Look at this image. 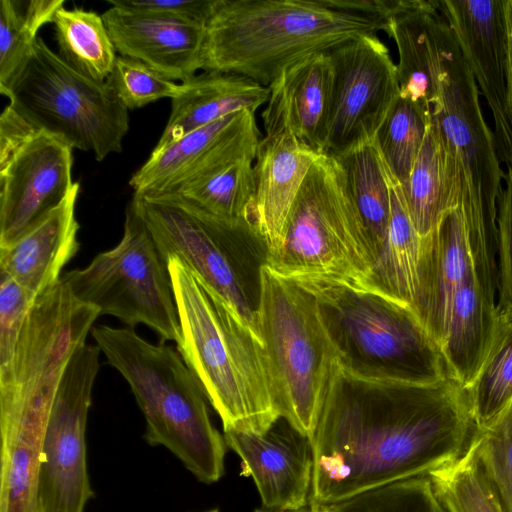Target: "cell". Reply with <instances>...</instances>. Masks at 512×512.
Instances as JSON below:
<instances>
[{"mask_svg": "<svg viewBox=\"0 0 512 512\" xmlns=\"http://www.w3.org/2000/svg\"><path fill=\"white\" fill-rule=\"evenodd\" d=\"M477 428L466 390L367 379L339 364L312 444L309 506L330 505L457 461Z\"/></svg>", "mask_w": 512, "mask_h": 512, "instance_id": "obj_1", "label": "cell"}, {"mask_svg": "<svg viewBox=\"0 0 512 512\" xmlns=\"http://www.w3.org/2000/svg\"><path fill=\"white\" fill-rule=\"evenodd\" d=\"M432 26L430 123L456 188L472 269L483 288L493 289L498 280V202L505 174L494 133L482 113L476 80L457 38L439 11Z\"/></svg>", "mask_w": 512, "mask_h": 512, "instance_id": "obj_2", "label": "cell"}, {"mask_svg": "<svg viewBox=\"0 0 512 512\" xmlns=\"http://www.w3.org/2000/svg\"><path fill=\"white\" fill-rule=\"evenodd\" d=\"M167 265L181 330L177 349L223 431L265 433L280 415L259 335L180 262Z\"/></svg>", "mask_w": 512, "mask_h": 512, "instance_id": "obj_3", "label": "cell"}, {"mask_svg": "<svg viewBox=\"0 0 512 512\" xmlns=\"http://www.w3.org/2000/svg\"><path fill=\"white\" fill-rule=\"evenodd\" d=\"M379 31L378 22L319 0H219L205 25L201 69L268 87L291 63Z\"/></svg>", "mask_w": 512, "mask_h": 512, "instance_id": "obj_4", "label": "cell"}, {"mask_svg": "<svg viewBox=\"0 0 512 512\" xmlns=\"http://www.w3.org/2000/svg\"><path fill=\"white\" fill-rule=\"evenodd\" d=\"M91 334L130 385L146 421V442L168 449L199 481L220 480L224 436L210 419L200 384L175 350L149 343L130 327L100 325Z\"/></svg>", "mask_w": 512, "mask_h": 512, "instance_id": "obj_5", "label": "cell"}, {"mask_svg": "<svg viewBox=\"0 0 512 512\" xmlns=\"http://www.w3.org/2000/svg\"><path fill=\"white\" fill-rule=\"evenodd\" d=\"M291 280L314 296L343 370L361 378L419 384L448 376L438 346L409 307L356 283Z\"/></svg>", "mask_w": 512, "mask_h": 512, "instance_id": "obj_6", "label": "cell"}, {"mask_svg": "<svg viewBox=\"0 0 512 512\" xmlns=\"http://www.w3.org/2000/svg\"><path fill=\"white\" fill-rule=\"evenodd\" d=\"M131 201L165 263L180 262L255 330L269 250L251 222L175 196L134 194Z\"/></svg>", "mask_w": 512, "mask_h": 512, "instance_id": "obj_7", "label": "cell"}, {"mask_svg": "<svg viewBox=\"0 0 512 512\" xmlns=\"http://www.w3.org/2000/svg\"><path fill=\"white\" fill-rule=\"evenodd\" d=\"M255 330L280 417L312 441L338 367L314 296L265 266Z\"/></svg>", "mask_w": 512, "mask_h": 512, "instance_id": "obj_8", "label": "cell"}, {"mask_svg": "<svg viewBox=\"0 0 512 512\" xmlns=\"http://www.w3.org/2000/svg\"><path fill=\"white\" fill-rule=\"evenodd\" d=\"M267 266L289 279L362 284L369 274L366 232L335 157L321 154L311 167Z\"/></svg>", "mask_w": 512, "mask_h": 512, "instance_id": "obj_9", "label": "cell"}, {"mask_svg": "<svg viewBox=\"0 0 512 512\" xmlns=\"http://www.w3.org/2000/svg\"><path fill=\"white\" fill-rule=\"evenodd\" d=\"M1 94L37 130L93 152L97 161L122 151L129 130L128 108L107 81L76 72L41 37Z\"/></svg>", "mask_w": 512, "mask_h": 512, "instance_id": "obj_10", "label": "cell"}, {"mask_svg": "<svg viewBox=\"0 0 512 512\" xmlns=\"http://www.w3.org/2000/svg\"><path fill=\"white\" fill-rule=\"evenodd\" d=\"M61 279L75 298L95 307L100 315L117 317L130 328L145 324L162 341H180L168 265L132 201L117 246L98 254L87 267L66 272Z\"/></svg>", "mask_w": 512, "mask_h": 512, "instance_id": "obj_11", "label": "cell"}, {"mask_svg": "<svg viewBox=\"0 0 512 512\" xmlns=\"http://www.w3.org/2000/svg\"><path fill=\"white\" fill-rule=\"evenodd\" d=\"M100 348L84 344L70 359L49 415L38 478L40 512H84L94 497L86 425Z\"/></svg>", "mask_w": 512, "mask_h": 512, "instance_id": "obj_12", "label": "cell"}, {"mask_svg": "<svg viewBox=\"0 0 512 512\" xmlns=\"http://www.w3.org/2000/svg\"><path fill=\"white\" fill-rule=\"evenodd\" d=\"M334 79L324 154L371 142L400 96L396 64L377 34L329 50Z\"/></svg>", "mask_w": 512, "mask_h": 512, "instance_id": "obj_13", "label": "cell"}, {"mask_svg": "<svg viewBox=\"0 0 512 512\" xmlns=\"http://www.w3.org/2000/svg\"><path fill=\"white\" fill-rule=\"evenodd\" d=\"M72 147L44 131L0 162V249L13 245L72 191Z\"/></svg>", "mask_w": 512, "mask_h": 512, "instance_id": "obj_14", "label": "cell"}, {"mask_svg": "<svg viewBox=\"0 0 512 512\" xmlns=\"http://www.w3.org/2000/svg\"><path fill=\"white\" fill-rule=\"evenodd\" d=\"M438 11L452 28L490 108L500 161L512 165L508 101L506 0H440Z\"/></svg>", "mask_w": 512, "mask_h": 512, "instance_id": "obj_15", "label": "cell"}, {"mask_svg": "<svg viewBox=\"0 0 512 512\" xmlns=\"http://www.w3.org/2000/svg\"><path fill=\"white\" fill-rule=\"evenodd\" d=\"M226 446L252 477L263 508L291 511L309 504L313 453L310 439L280 417L265 433L224 431Z\"/></svg>", "mask_w": 512, "mask_h": 512, "instance_id": "obj_16", "label": "cell"}, {"mask_svg": "<svg viewBox=\"0 0 512 512\" xmlns=\"http://www.w3.org/2000/svg\"><path fill=\"white\" fill-rule=\"evenodd\" d=\"M333 79L328 51L308 55L282 69L268 86L269 97L261 114L265 136L290 132L324 154Z\"/></svg>", "mask_w": 512, "mask_h": 512, "instance_id": "obj_17", "label": "cell"}, {"mask_svg": "<svg viewBox=\"0 0 512 512\" xmlns=\"http://www.w3.org/2000/svg\"><path fill=\"white\" fill-rule=\"evenodd\" d=\"M471 266L462 213L453 208L421 237L412 307L439 350L447 334L454 298Z\"/></svg>", "mask_w": 512, "mask_h": 512, "instance_id": "obj_18", "label": "cell"}, {"mask_svg": "<svg viewBox=\"0 0 512 512\" xmlns=\"http://www.w3.org/2000/svg\"><path fill=\"white\" fill-rule=\"evenodd\" d=\"M102 18L121 56L139 60L173 81L185 82L201 69L205 26L116 6Z\"/></svg>", "mask_w": 512, "mask_h": 512, "instance_id": "obj_19", "label": "cell"}, {"mask_svg": "<svg viewBox=\"0 0 512 512\" xmlns=\"http://www.w3.org/2000/svg\"><path fill=\"white\" fill-rule=\"evenodd\" d=\"M320 155L290 132L261 138L253 163L255 195L249 221L269 254L279 245L292 206Z\"/></svg>", "mask_w": 512, "mask_h": 512, "instance_id": "obj_20", "label": "cell"}, {"mask_svg": "<svg viewBox=\"0 0 512 512\" xmlns=\"http://www.w3.org/2000/svg\"><path fill=\"white\" fill-rule=\"evenodd\" d=\"M260 140L255 112L244 110L230 114L161 149H153L129 184L135 195H156L205 163L233 150L258 144Z\"/></svg>", "mask_w": 512, "mask_h": 512, "instance_id": "obj_21", "label": "cell"}, {"mask_svg": "<svg viewBox=\"0 0 512 512\" xmlns=\"http://www.w3.org/2000/svg\"><path fill=\"white\" fill-rule=\"evenodd\" d=\"M80 184L39 225L0 249V271L36 296L60 281V272L79 249L75 206Z\"/></svg>", "mask_w": 512, "mask_h": 512, "instance_id": "obj_22", "label": "cell"}, {"mask_svg": "<svg viewBox=\"0 0 512 512\" xmlns=\"http://www.w3.org/2000/svg\"><path fill=\"white\" fill-rule=\"evenodd\" d=\"M183 92L172 99L171 114L154 149L230 114L255 112L266 104L269 89L245 76L204 71L182 82Z\"/></svg>", "mask_w": 512, "mask_h": 512, "instance_id": "obj_23", "label": "cell"}, {"mask_svg": "<svg viewBox=\"0 0 512 512\" xmlns=\"http://www.w3.org/2000/svg\"><path fill=\"white\" fill-rule=\"evenodd\" d=\"M499 324L496 303L484 293L472 266L454 298L445 340L440 348L447 375L467 389L492 347Z\"/></svg>", "mask_w": 512, "mask_h": 512, "instance_id": "obj_24", "label": "cell"}, {"mask_svg": "<svg viewBox=\"0 0 512 512\" xmlns=\"http://www.w3.org/2000/svg\"><path fill=\"white\" fill-rule=\"evenodd\" d=\"M386 170L391 203L388 230L374 256L369 274L359 285L412 310L417 289L421 237L408 215L401 185L387 167Z\"/></svg>", "mask_w": 512, "mask_h": 512, "instance_id": "obj_25", "label": "cell"}, {"mask_svg": "<svg viewBox=\"0 0 512 512\" xmlns=\"http://www.w3.org/2000/svg\"><path fill=\"white\" fill-rule=\"evenodd\" d=\"M254 159L236 155L214 161L152 196H175L219 217L249 221L255 195Z\"/></svg>", "mask_w": 512, "mask_h": 512, "instance_id": "obj_26", "label": "cell"}, {"mask_svg": "<svg viewBox=\"0 0 512 512\" xmlns=\"http://www.w3.org/2000/svg\"><path fill=\"white\" fill-rule=\"evenodd\" d=\"M401 188L408 215L420 237L428 235L447 211L458 207L446 154L431 123L410 176Z\"/></svg>", "mask_w": 512, "mask_h": 512, "instance_id": "obj_27", "label": "cell"}, {"mask_svg": "<svg viewBox=\"0 0 512 512\" xmlns=\"http://www.w3.org/2000/svg\"><path fill=\"white\" fill-rule=\"evenodd\" d=\"M333 157L344 172L373 261L385 239L390 221V183L386 166L375 140Z\"/></svg>", "mask_w": 512, "mask_h": 512, "instance_id": "obj_28", "label": "cell"}, {"mask_svg": "<svg viewBox=\"0 0 512 512\" xmlns=\"http://www.w3.org/2000/svg\"><path fill=\"white\" fill-rule=\"evenodd\" d=\"M53 24L61 59L81 75L106 82L117 56L102 15L62 7Z\"/></svg>", "mask_w": 512, "mask_h": 512, "instance_id": "obj_29", "label": "cell"}, {"mask_svg": "<svg viewBox=\"0 0 512 512\" xmlns=\"http://www.w3.org/2000/svg\"><path fill=\"white\" fill-rule=\"evenodd\" d=\"M478 431L494 426L512 404V321L499 317L490 352L465 389Z\"/></svg>", "mask_w": 512, "mask_h": 512, "instance_id": "obj_30", "label": "cell"}, {"mask_svg": "<svg viewBox=\"0 0 512 512\" xmlns=\"http://www.w3.org/2000/svg\"><path fill=\"white\" fill-rule=\"evenodd\" d=\"M64 4L62 0H1L0 92L29 58L37 32L43 25L53 23Z\"/></svg>", "mask_w": 512, "mask_h": 512, "instance_id": "obj_31", "label": "cell"}, {"mask_svg": "<svg viewBox=\"0 0 512 512\" xmlns=\"http://www.w3.org/2000/svg\"><path fill=\"white\" fill-rule=\"evenodd\" d=\"M429 124V112L422 105L399 96L376 133L384 164L401 186L410 176Z\"/></svg>", "mask_w": 512, "mask_h": 512, "instance_id": "obj_32", "label": "cell"}, {"mask_svg": "<svg viewBox=\"0 0 512 512\" xmlns=\"http://www.w3.org/2000/svg\"><path fill=\"white\" fill-rule=\"evenodd\" d=\"M428 477L449 512H502L480 459L477 433L457 461Z\"/></svg>", "mask_w": 512, "mask_h": 512, "instance_id": "obj_33", "label": "cell"}, {"mask_svg": "<svg viewBox=\"0 0 512 512\" xmlns=\"http://www.w3.org/2000/svg\"><path fill=\"white\" fill-rule=\"evenodd\" d=\"M315 512H449L428 476L402 480L330 505Z\"/></svg>", "mask_w": 512, "mask_h": 512, "instance_id": "obj_34", "label": "cell"}, {"mask_svg": "<svg viewBox=\"0 0 512 512\" xmlns=\"http://www.w3.org/2000/svg\"><path fill=\"white\" fill-rule=\"evenodd\" d=\"M107 83L128 109L162 98L174 99L184 90L182 83L177 84L147 64L124 56H117Z\"/></svg>", "mask_w": 512, "mask_h": 512, "instance_id": "obj_35", "label": "cell"}, {"mask_svg": "<svg viewBox=\"0 0 512 512\" xmlns=\"http://www.w3.org/2000/svg\"><path fill=\"white\" fill-rule=\"evenodd\" d=\"M479 455L502 512H512V404L491 428L478 431Z\"/></svg>", "mask_w": 512, "mask_h": 512, "instance_id": "obj_36", "label": "cell"}, {"mask_svg": "<svg viewBox=\"0 0 512 512\" xmlns=\"http://www.w3.org/2000/svg\"><path fill=\"white\" fill-rule=\"evenodd\" d=\"M36 295L0 271V373L8 370Z\"/></svg>", "mask_w": 512, "mask_h": 512, "instance_id": "obj_37", "label": "cell"}, {"mask_svg": "<svg viewBox=\"0 0 512 512\" xmlns=\"http://www.w3.org/2000/svg\"><path fill=\"white\" fill-rule=\"evenodd\" d=\"M505 185L498 202V286L499 317L512 321V165L507 167Z\"/></svg>", "mask_w": 512, "mask_h": 512, "instance_id": "obj_38", "label": "cell"}, {"mask_svg": "<svg viewBox=\"0 0 512 512\" xmlns=\"http://www.w3.org/2000/svg\"><path fill=\"white\" fill-rule=\"evenodd\" d=\"M219 0H111V6L205 26Z\"/></svg>", "mask_w": 512, "mask_h": 512, "instance_id": "obj_39", "label": "cell"}, {"mask_svg": "<svg viewBox=\"0 0 512 512\" xmlns=\"http://www.w3.org/2000/svg\"><path fill=\"white\" fill-rule=\"evenodd\" d=\"M336 11L359 14L378 22L386 32L391 20L398 14L425 7L429 0H319Z\"/></svg>", "mask_w": 512, "mask_h": 512, "instance_id": "obj_40", "label": "cell"}, {"mask_svg": "<svg viewBox=\"0 0 512 512\" xmlns=\"http://www.w3.org/2000/svg\"><path fill=\"white\" fill-rule=\"evenodd\" d=\"M37 130L10 105L0 117V162L7 160Z\"/></svg>", "mask_w": 512, "mask_h": 512, "instance_id": "obj_41", "label": "cell"}, {"mask_svg": "<svg viewBox=\"0 0 512 512\" xmlns=\"http://www.w3.org/2000/svg\"><path fill=\"white\" fill-rule=\"evenodd\" d=\"M506 19L508 31V101L512 123V0H506Z\"/></svg>", "mask_w": 512, "mask_h": 512, "instance_id": "obj_42", "label": "cell"}, {"mask_svg": "<svg viewBox=\"0 0 512 512\" xmlns=\"http://www.w3.org/2000/svg\"><path fill=\"white\" fill-rule=\"evenodd\" d=\"M255 512H315V511L313 509H311V507L309 506V508L304 507L299 510H291V511H274V510H268L265 508H261V509H256Z\"/></svg>", "mask_w": 512, "mask_h": 512, "instance_id": "obj_43", "label": "cell"}, {"mask_svg": "<svg viewBox=\"0 0 512 512\" xmlns=\"http://www.w3.org/2000/svg\"><path fill=\"white\" fill-rule=\"evenodd\" d=\"M207 512H219L217 509L209 510Z\"/></svg>", "mask_w": 512, "mask_h": 512, "instance_id": "obj_44", "label": "cell"}]
</instances>
